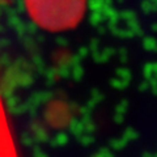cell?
I'll use <instances>...</instances> for the list:
<instances>
[{"instance_id": "1", "label": "cell", "mask_w": 157, "mask_h": 157, "mask_svg": "<svg viewBox=\"0 0 157 157\" xmlns=\"http://www.w3.org/2000/svg\"><path fill=\"white\" fill-rule=\"evenodd\" d=\"M29 18L46 33H67L82 22L86 0H22Z\"/></svg>"}]
</instances>
